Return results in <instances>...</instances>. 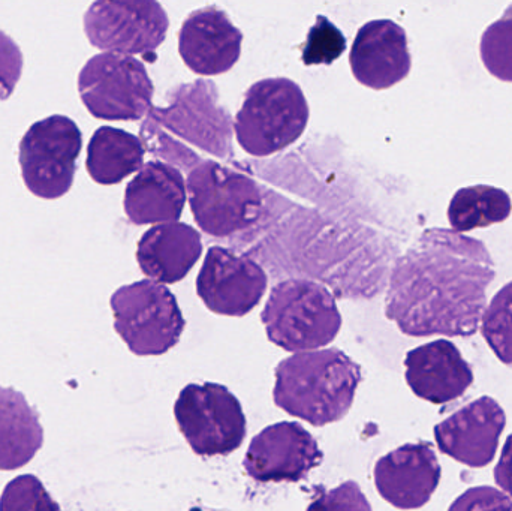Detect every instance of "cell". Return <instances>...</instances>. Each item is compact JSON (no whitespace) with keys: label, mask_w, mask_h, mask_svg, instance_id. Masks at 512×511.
<instances>
[{"label":"cell","mask_w":512,"mask_h":511,"mask_svg":"<svg viewBox=\"0 0 512 511\" xmlns=\"http://www.w3.org/2000/svg\"><path fill=\"white\" fill-rule=\"evenodd\" d=\"M495 263L481 240L430 228L397 260L387 293V317L414 338H469L487 305Z\"/></svg>","instance_id":"cell-1"},{"label":"cell","mask_w":512,"mask_h":511,"mask_svg":"<svg viewBox=\"0 0 512 511\" xmlns=\"http://www.w3.org/2000/svg\"><path fill=\"white\" fill-rule=\"evenodd\" d=\"M233 120L222 105L213 81L180 84L168 92L167 107L147 111L140 134L146 150L171 164L191 167L203 155H233Z\"/></svg>","instance_id":"cell-2"},{"label":"cell","mask_w":512,"mask_h":511,"mask_svg":"<svg viewBox=\"0 0 512 511\" xmlns=\"http://www.w3.org/2000/svg\"><path fill=\"white\" fill-rule=\"evenodd\" d=\"M360 383V366L343 351H301L277 365L274 402L310 425H330L351 410Z\"/></svg>","instance_id":"cell-3"},{"label":"cell","mask_w":512,"mask_h":511,"mask_svg":"<svg viewBox=\"0 0 512 511\" xmlns=\"http://www.w3.org/2000/svg\"><path fill=\"white\" fill-rule=\"evenodd\" d=\"M261 318L268 339L288 353L325 347L342 327L333 294L321 284L304 279L276 285Z\"/></svg>","instance_id":"cell-4"},{"label":"cell","mask_w":512,"mask_h":511,"mask_svg":"<svg viewBox=\"0 0 512 511\" xmlns=\"http://www.w3.org/2000/svg\"><path fill=\"white\" fill-rule=\"evenodd\" d=\"M307 122L309 104L301 87L289 78H265L246 92L234 132L245 152L264 158L294 144Z\"/></svg>","instance_id":"cell-5"},{"label":"cell","mask_w":512,"mask_h":511,"mask_svg":"<svg viewBox=\"0 0 512 511\" xmlns=\"http://www.w3.org/2000/svg\"><path fill=\"white\" fill-rule=\"evenodd\" d=\"M114 329L137 356H162L176 347L186 321L176 296L161 282L146 279L111 296Z\"/></svg>","instance_id":"cell-6"},{"label":"cell","mask_w":512,"mask_h":511,"mask_svg":"<svg viewBox=\"0 0 512 511\" xmlns=\"http://www.w3.org/2000/svg\"><path fill=\"white\" fill-rule=\"evenodd\" d=\"M195 221L204 233L230 236L251 227L262 210L258 185L240 171L216 161L192 168L186 185Z\"/></svg>","instance_id":"cell-7"},{"label":"cell","mask_w":512,"mask_h":511,"mask_svg":"<svg viewBox=\"0 0 512 511\" xmlns=\"http://www.w3.org/2000/svg\"><path fill=\"white\" fill-rule=\"evenodd\" d=\"M78 92L96 119L137 122L152 108L155 86L140 60L131 54L105 51L81 69Z\"/></svg>","instance_id":"cell-8"},{"label":"cell","mask_w":512,"mask_h":511,"mask_svg":"<svg viewBox=\"0 0 512 511\" xmlns=\"http://www.w3.org/2000/svg\"><path fill=\"white\" fill-rule=\"evenodd\" d=\"M83 135L74 120L60 114L33 123L20 141V167L35 197L57 200L74 183Z\"/></svg>","instance_id":"cell-9"},{"label":"cell","mask_w":512,"mask_h":511,"mask_svg":"<svg viewBox=\"0 0 512 511\" xmlns=\"http://www.w3.org/2000/svg\"><path fill=\"white\" fill-rule=\"evenodd\" d=\"M180 432L200 456L236 452L246 434V416L239 399L221 384H189L174 405Z\"/></svg>","instance_id":"cell-10"},{"label":"cell","mask_w":512,"mask_h":511,"mask_svg":"<svg viewBox=\"0 0 512 511\" xmlns=\"http://www.w3.org/2000/svg\"><path fill=\"white\" fill-rule=\"evenodd\" d=\"M168 27L170 20L158 0H95L84 14V32L93 47L141 54L150 63Z\"/></svg>","instance_id":"cell-11"},{"label":"cell","mask_w":512,"mask_h":511,"mask_svg":"<svg viewBox=\"0 0 512 511\" xmlns=\"http://www.w3.org/2000/svg\"><path fill=\"white\" fill-rule=\"evenodd\" d=\"M267 290V275L249 257L213 246L197 278V293L204 305L219 315L245 317Z\"/></svg>","instance_id":"cell-12"},{"label":"cell","mask_w":512,"mask_h":511,"mask_svg":"<svg viewBox=\"0 0 512 511\" xmlns=\"http://www.w3.org/2000/svg\"><path fill=\"white\" fill-rule=\"evenodd\" d=\"M324 455L315 438L298 423L268 426L252 440L245 470L256 482H300L321 464Z\"/></svg>","instance_id":"cell-13"},{"label":"cell","mask_w":512,"mask_h":511,"mask_svg":"<svg viewBox=\"0 0 512 511\" xmlns=\"http://www.w3.org/2000/svg\"><path fill=\"white\" fill-rule=\"evenodd\" d=\"M505 425L507 416L501 405L483 396L435 426L436 444L454 461L484 468L495 459Z\"/></svg>","instance_id":"cell-14"},{"label":"cell","mask_w":512,"mask_h":511,"mask_svg":"<svg viewBox=\"0 0 512 511\" xmlns=\"http://www.w3.org/2000/svg\"><path fill=\"white\" fill-rule=\"evenodd\" d=\"M441 477V465L430 443L405 444L375 465L379 495L402 510L426 506L438 489Z\"/></svg>","instance_id":"cell-15"},{"label":"cell","mask_w":512,"mask_h":511,"mask_svg":"<svg viewBox=\"0 0 512 511\" xmlns=\"http://www.w3.org/2000/svg\"><path fill=\"white\" fill-rule=\"evenodd\" d=\"M352 74L363 86L390 89L408 77L412 57L405 29L391 20H373L358 30L349 53Z\"/></svg>","instance_id":"cell-16"},{"label":"cell","mask_w":512,"mask_h":511,"mask_svg":"<svg viewBox=\"0 0 512 511\" xmlns=\"http://www.w3.org/2000/svg\"><path fill=\"white\" fill-rule=\"evenodd\" d=\"M242 42L243 33L216 6L191 12L179 33L180 56L200 75H221L233 69L242 54Z\"/></svg>","instance_id":"cell-17"},{"label":"cell","mask_w":512,"mask_h":511,"mask_svg":"<svg viewBox=\"0 0 512 511\" xmlns=\"http://www.w3.org/2000/svg\"><path fill=\"white\" fill-rule=\"evenodd\" d=\"M406 383L418 398L430 404L457 401L474 384V371L450 341L430 342L409 351L405 359Z\"/></svg>","instance_id":"cell-18"},{"label":"cell","mask_w":512,"mask_h":511,"mask_svg":"<svg viewBox=\"0 0 512 511\" xmlns=\"http://www.w3.org/2000/svg\"><path fill=\"white\" fill-rule=\"evenodd\" d=\"M188 189L174 165L150 161L138 170L125 191L126 216L135 225L179 221Z\"/></svg>","instance_id":"cell-19"},{"label":"cell","mask_w":512,"mask_h":511,"mask_svg":"<svg viewBox=\"0 0 512 511\" xmlns=\"http://www.w3.org/2000/svg\"><path fill=\"white\" fill-rule=\"evenodd\" d=\"M203 254V240L191 225L165 222L143 234L137 261L144 275L161 284L182 281Z\"/></svg>","instance_id":"cell-20"},{"label":"cell","mask_w":512,"mask_h":511,"mask_svg":"<svg viewBox=\"0 0 512 511\" xmlns=\"http://www.w3.org/2000/svg\"><path fill=\"white\" fill-rule=\"evenodd\" d=\"M44 444V429L35 408L12 387H0V471L29 464Z\"/></svg>","instance_id":"cell-21"},{"label":"cell","mask_w":512,"mask_h":511,"mask_svg":"<svg viewBox=\"0 0 512 511\" xmlns=\"http://www.w3.org/2000/svg\"><path fill=\"white\" fill-rule=\"evenodd\" d=\"M143 141L134 134L102 126L90 138L86 168L99 185H117L143 167Z\"/></svg>","instance_id":"cell-22"},{"label":"cell","mask_w":512,"mask_h":511,"mask_svg":"<svg viewBox=\"0 0 512 511\" xmlns=\"http://www.w3.org/2000/svg\"><path fill=\"white\" fill-rule=\"evenodd\" d=\"M511 212V197L504 189L475 185L459 189L454 194L448 207V221L454 231L466 233L501 224L510 218Z\"/></svg>","instance_id":"cell-23"},{"label":"cell","mask_w":512,"mask_h":511,"mask_svg":"<svg viewBox=\"0 0 512 511\" xmlns=\"http://www.w3.org/2000/svg\"><path fill=\"white\" fill-rule=\"evenodd\" d=\"M481 320L490 350L504 365L512 366V281L493 297Z\"/></svg>","instance_id":"cell-24"},{"label":"cell","mask_w":512,"mask_h":511,"mask_svg":"<svg viewBox=\"0 0 512 511\" xmlns=\"http://www.w3.org/2000/svg\"><path fill=\"white\" fill-rule=\"evenodd\" d=\"M480 54L493 77L512 83V3L483 33Z\"/></svg>","instance_id":"cell-25"},{"label":"cell","mask_w":512,"mask_h":511,"mask_svg":"<svg viewBox=\"0 0 512 511\" xmlns=\"http://www.w3.org/2000/svg\"><path fill=\"white\" fill-rule=\"evenodd\" d=\"M346 50V38L327 17L318 15L301 47L304 65H331Z\"/></svg>","instance_id":"cell-26"},{"label":"cell","mask_w":512,"mask_h":511,"mask_svg":"<svg viewBox=\"0 0 512 511\" xmlns=\"http://www.w3.org/2000/svg\"><path fill=\"white\" fill-rule=\"evenodd\" d=\"M23 71V54L14 39L0 30V101L14 93Z\"/></svg>","instance_id":"cell-27"},{"label":"cell","mask_w":512,"mask_h":511,"mask_svg":"<svg viewBox=\"0 0 512 511\" xmlns=\"http://www.w3.org/2000/svg\"><path fill=\"white\" fill-rule=\"evenodd\" d=\"M495 482L502 491L512 497V434L505 441L501 459L495 468Z\"/></svg>","instance_id":"cell-28"}]
</instances>
